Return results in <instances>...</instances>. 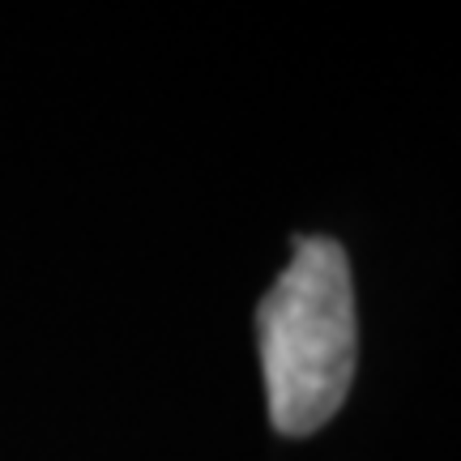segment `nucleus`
Wrapping results in <instances>:
<instances>
[{
  "label": "nucleus",
  "mask_w": 461,
  "mask_h": 461,
  "mask_svg": "<svg viewBox=\"0 0 461 461\" xmlns=\"http://www.w3.org/2000/svg\"><path fill=\"white\" fill-rule=\"evenodd\" d=\"M257 346L274 431L312 436L342 411L359 363V321L338 240H295L291 265L257 308Z\"/></svg>",
  "instance_id": "1"
}]
</instances>
